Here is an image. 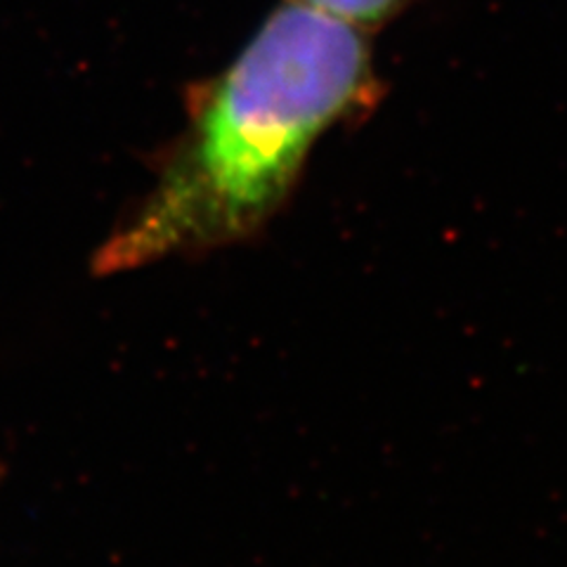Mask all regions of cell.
Returning <instances> with one entry per match:
<instances>
[{"label": "cell", "mask_w": 567, "mask_h": 567, "mask_svg": "<svg viewBox=\"0 0 567 567\" xmlns=\"http://www.w3.org/2000/svg\"><path fill=\"white\" fill-rule=\"evenodd\" d=\"M377 97L362 29L298 0L279 6L206 85L181 147L100 246L95 270L118 275L256 237L291 197L317 142Z\"/></svg>", "instance_id": "cell-1"}, {"label": "cell", "mask_w": 567, "mask_h": 567, "mask_svg": "<svg viewBox=\"0 0 567 567\" xmlns=\"http://www.w3.org/2000/svg\"><path fill=\"white\" fill-rule=\"evenodd\" d=\"M336 20H343L358 29H374L390 20L406 0H298Z\"/></svg>", "instance_id": "cell-2"}]
</instances>
